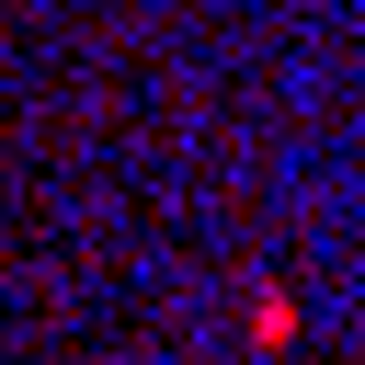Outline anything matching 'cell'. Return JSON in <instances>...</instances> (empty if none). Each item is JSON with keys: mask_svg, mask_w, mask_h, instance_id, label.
<instances>
[{"mask_svg": "<svg viewBox=\"0 0 365 365\" xmlns=\"http://www.w3.org/2000/svg\"><path fill=\"white\" fill-rule=\"evenodd\" d=\"M297 342V297L285 285H251V354H285Z\"/></svg>", "mask_w": 365, "mask_h": 365, "instance_id": "obj_1", "label": "cell"}]
</instances>
